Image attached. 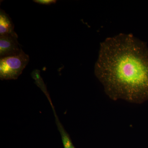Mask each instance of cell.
Segmentation results:
<instances>
[{
  "mask_svg": "<svg viewBox=\"0 0 148 148\" xmlns=\"http://www.w3.org/2000/svg\"><path fill=\"white\" fill-rule=\"evenodd\" d=\"M94 73L112 100L148 101V47L133 35L120 34L102 42Z\"/></svg>",
  "mask_w": 148,
  "mask_h": 148,
  "instance_id": "1",
  "label": "cell"
},
{
  "mask_svg": "<svg viewBox=\"0 0 148 148\" xmlns=\"http://www.w3.org/2000/svg\"><path fill=\"white\" fill-rule=\"evenodd\" d=\"M29 61V56L23 50L17 55L1 58L0 79L2 80L17 79Z\"/></svg>",
  "mask_w": 148,
  "mask_h": 148,
  "instance_id": "2",
  "label": "cell"
},
{
  "mask_svg": "<svg viewBox=\"0 0 148 148\" xmlns=\"http://www.w3.org/2000/svg\"><path fill=\"white\" fill-rule=\"evenodd\" d=\"M18 36L15 35L0 36V57L1 58L18 54L21 50L18 41Z\"/></svg>",
  "mask_w": 148,
  "mask_h": 148,
  "instance_id": "3",
  "label": "cell"
},
{
  "mask_svg": "<svg viewBox=\"0 0 148 148\" xmlns=\"http://www.w3.org/2000/svg\"><path fill=\"white\" fill-rule=\"evenodd\" d=\"M14 24L9 15L4 10H0V36L15 35Z\"/></svg>",
  "mask_w": 148,
  "mask_h": 148,
  "instance_id": "4",
  "label": "cell"
},
{
  "mask_svg": "<svg viewBox=\"0 0 148 148\" xmlns=\"http://www.w3.org/2000/svg\"><path fill=\"white\" fill-rule=\"evenodd\" d=\"M56 123L60 135L64 148H76L74 146L70 135L65 129L63 125L61 123L58 116L55 115Z\"/></svg>",
  "mask_w": 148,
  "mask_h": 148,
  "instance_id": "5",
  "label": "cell"
},
{
  "mask_svg": "<svg viewBox=\"0 0 148 148\" xmlns=\"http://www.w3.org/2000/svg\"><path fill=\"white\" fill-rule=\"evenodd\" d=\"M34 1L37 3L45 5H50L56 2V0H35Z\"/></svg>",
  "mask_w": 148,
  "mask_h": 148,
  "instance_id": "6",
  "label": "cell"
}]
</instances>
